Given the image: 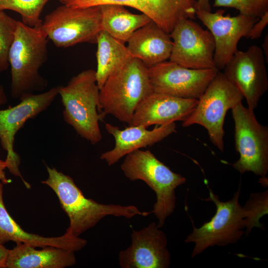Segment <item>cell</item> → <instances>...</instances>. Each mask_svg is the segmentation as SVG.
Masks as SVG:
<instances>
[{
	"label": "cell",
	"instance_id": "cell-23",
	"mask_svg": "<svg viewBox=\"0 0 268 268\" xmlns=\"http://www.w3.org/2000/svg\"><path fill=\"white\" fill-rule=\"evenodd\" d=\"M96 43V78L100 89L109 76L133 57L125 43L114 38L103 30L98 36Z\"/></svg>",
	"mask_w": 268,
	"mask_h": 268
},
{
	"label": "cell",
	"instance_id": "cell-11",
	"mask_svg": "<svg viewBox=\"0 0 268 268\" xmlns=\"http://www.w3.org/2000/svg\"><path fill=\"white\" fill-rule=\"evenodd\" d=\"M169 34L172 41L169 61L190 68H216L214 42L207 29L193 19L184 18Z\"/></svg>",
	"mask_w": 268,
	"mask_h": 268
},
{
	"label": "cell",
	"instance_id": "cell-4",
	"mask_svg": "<svg viewBox=\"0 0 268 268\" xmlns=\"http://www.w3.org/2000/svg\"><path fill=\"white\" fill-rule=\"evenodd\" d=\"M58 94L64 106L65 121L91 144L99 142L102 135L99 123L105 115L98 113L100 89L95 70H83L73 76L66 86H58Z\"/></svg>",
	"mask_w": 268,
	"mask_h": 268
},
{
	"label": "cell",
	"instance_id": "cell-22",
	"mask_svg": "<svg viewBox=\"0 0 268 268\" xmlns=\"http://www.w3.org/2000/svg\"><path fill=\"white\" fill-rule=\"evenodd\" d=\"M100 6L102 29L125 43L134 32L152 21L147 15L132 13L123 5L108 4Z\"/></svg>",
	"mask_w": 268,
	"mask_h": 268
},
{
	"label": "cell",
	"instance_id": "cell-32",
	"mask_svg": "<svg viewBox=\"0 0 268 268\" xmlns=\"http://www.w3.org/2000/svg\"><path fill=\"white\" fill-rule=\"evenodd\" d=\"M7 101V98L4 92L3 86L0 85V106L5 103Z\"/></svg>",
	"mask_w": 268,
	"mask_h": 268
},
{
	"label": "cell",
	"instance_id": "cell-5",
	"mask_svg": "<svg viewBox=\"0 0 268 268\" xmlns=\"http://www.w3.org/2000/svg\"><path fill=\"white\" fill-rule=\"evenodd\" d=\"M125 176L131 181L144 182L155 193L156 201L151 210L162 227L176 207V189L186 182L173 172L148 150H136L125 156L121 165Z\"/></svg>",
	"mask_w": 268,
	"mask_h": 268
},
{
	"label": "cell",
	"instance_id": "cell-19",
	"mask_svg": "<svg viewBox=\"0 0 268 268\" xmlns=\"http://www.w3.org/2000/svg\"><path fill=\"white\" fill-rule=\"evenodd\" d=\"M3 184L0 182V244L9 241L23 243L35 247L54 246L74 252L81 250L87 241L79 237L65 233L59 237H47L24 230L8 212L3 202Z\"/></svg>",
	"mask_w": 268,
	"mask_h": 268
},
{
	"label": "cell",
	"instance_id": "cell-12",
	"mask_svg": "<svg viewBox=\"0 0 268 268\" xmlns=\"http://www.w3.org/2000/svg\"><path fill=\"white\" fill-rule=\"evenodd\" d=\"M266 59L261 47L253 45L238 50L224 67L223 73L254 111L268 89Z\"/></svg>",
	"mask_w": 268,
	"mask_h": 268
},
{
	"label": "cell",
	"instance_id": "cell-31",
	"mask_svg": "<svg viewBox=\"0 0 268 268\" xmlns=\"http://www.w3.org/2000/svg\"><path fill=\"white\" fill-rule=\"evenodd\" d=\"M264 54L266 60L268 62V35L265 36L261 47Z\"/></svg>",
	"mask_w": 268,
	"mask_h": 268
},
{
	"label": "cell",
	"instance_id": "cell-29",
	"mask_svg": "<svg viewBox=\"0 0 268 268\" xmlns=\"http://www.w3.org/2000/svg\"><path fill=\"white\" fill-rule=\"evenodd\" d=\"M7 163L5 160L0 159V182L3 184L10 183L11 181L8 179L5 174L4 170L7 168Z\"/></svg>",
	"mask_w": 268,
	"mask_h": 268
},
{
	"label": "cell",
	"instance_id": "cell-3",
	"mask_svg": "<svg viewBox=\"0 0 268 268\" xmlns=\"http://www.w3.org/2000/svg\"><path fill=\"white\" fill-rule=\"evenodd\" d=\"M152 92L148 68L132 57L112 73L100 89L98 112L129 125L138 105Z\"/></svg>",
	"mask_w": 268,
	"mask_h": 268
},
{
	"label": "cell",
	"instance_id": "cell-26",
	"mask_svg": "<svg viewBox=\"0 0 268 268\" xmlns=\"http://www.w3.org/2000/svg\"><path fill=\"white\" fill-rule=\"evenodd\" d=\"M17 21L0 11V73L9 67V53L13 43Z\"/></svg>",
	"mask_w": 268,
	"mask_h": 268
},
{
	"label": "cell",
	"instance_id": "cell-28",
	"mask_svg": "<svg viewBox=\"0 0 268 268\" xmlns=\"http://www.w3.org/2000/svg\"><path fill=\"white\" fill-rule=\"evenodd\" d=\"M268 24V11L265 13L253 24L249 31L246 38L252 40L259 38Z\"/></svg>",
	"mask_w": 268,
	"mask_h": 268
},
{
	"label": "cell",
	"instance_id": "cell-27",
	"mask_svg": "<svg viewBox=\"0 0 268 268\" xmlns=\"http://www.w3.org/2000/svg\"><path fill=\"white\" fill-rule=\"evenodd\" d=\"M213 6L233 8L240 14L259 18L268 11V0H214Z\"/></svg>",
	"mask_w": 268,
	"mask_h": 268
},
{
	"label": "cell",
	"instance_id": "cell-7",
	"mask_svg": "<svg viewBox=\"0 0 268 268\" xmlns=\"http://www.w3.org/2000/svg\"><path fill=\"white\" fill-rule=\"evenodd\" d=\"M243 99L223 72L219 70L198 99L193 112L182 125L188 127L198 124L203 127L207 131L212 144L223 152V126L226 113L242 102Z\"/></svg>",
	"mask_w": 268,
	"mask_h": 268
},
{
	"label": "cell",
	"instance_id": "cell-8",
	"mask_svg": "<svg viewBox=\"0 0 268 268\" xmlns=\"http://www.w3.org/2000/svg\"><path fill=\"white\" fill-rule=\"evenodd\" d=\"M231 110L235 149L240 155L233 167L241 174L252 172L266 177L268 172V127L260 124L254 111L242 102Z\"/></svg>",
	"mask_w": 268,
	"mask_h": 268
},
{
	"label": "cell",
	"instance_id": "cell-10",
	"mask_svg": "<svg viewBox=\"0 0 268 268\" xmlns=\"http://www.w3.org/2000/svg\"><path fill=\"white\" fill-rule=\"evenodd\" d=\"M58 95V86L45 92L34 94L20 101L17 105L0 110V142L7 152L5 161L13 175L19 177L27 189L31 188L22 177L19 168L20 158L14 150L15 136L26 122L45 111Z\"/></svg>",
	"mask_w": 268,
	"mask_h": 268
},
{
	"label": "cell",
	"instance_id": "cell-1",
	"mask_svg": "<svg viewBox=\"0 0 268 268\" xmlns=\"http://www.w3.org/2000/svg\"><path fill=\"white\" fill-rule=\"evenodd\" d=\"M48 39L42 22L31 27L17 21L9 53L12 98L21 101L47 88L39 69L48 59Z\"/></svg>",
	"mask_w": 268,
	"mask_h": 268
},
{
	"label": "cell",
	"instance_id": "cell-9",
	"mask_svg": "<svg viewBox=\"0 0 268 268\" xmlns=\"http://www.w3.org/2000/svg\"><path fill=\"white\" fill-rule=\"evenodd\" d=\"M42 27L58 48L96 43L102 30L100 6L77 8L63 4L45 17Z\"/></svg>",
	"mask_w": 268,
	"mask_h": 268
},
{
	"label": "cell",
	"instance_id": "cell-17",
	"mask_svg": "<svg viewBox=\"0 0 268 268\" xmlns=\"http://www.w3.org/2000/svg\"><path fill=\"white\" fill-rule=\"evenodd\" d=\"M198 99L152 92L138 105L129 126L165 125L186 121L194 111Z\"/></svg>",
	"mask_w": 268,
	"mask_h": 268
},
{
	"label": "cell",
	"instance_id": "cell-13",
	"mask_svg": "<svg viewBox=\"0 0 268 268\" xmlns=\"http://www.w3.org/2000/svg\"><path fill=\"white\" fill-rule=\"evenodd\" d=\"M218 71L190 68L166 61L148 68V75L154 92L198 99Z\"/></svg>",
	"mask_w": 268,
	"mask_h": 268
},
{
	"label": "cell",
	"instance_id": "cell-25",
	"mask_svg": "<svg viewBox=\"0 0 268 268\" xmlns=\"http://www.w3.org/2000/svg\"><path fill=\"white\" fill-rule=\"evenodd\" d=\"M245 213V235L247 236L254 227L263 229L260 219L268 213V191L252 193L243 206Z\"/></svg>",
	"mask_w": 268,
	"mask_h": 268
},
{
	"label": "cell",
	"instance_id": "cell-20",
	"mask_svg": "<svg viewBox=\"0 0 268 268\" xmlns=\"http://www.w3.org/2000/svg\"><path fill=\"white\" fill-rule=\"evenodd\" d=\"M127 43L131 55L148 68L169 59L172 48L170 34L153 21L134 32Z\"/></svg>",
	"mask_w": 268,
	"mask_h": 268
},
{
	"label": "cell",
	"instance_id": "cell-30",
	"mask_svg": "<svg viewBox=\"0 0 268 268\" xmlns=\"http://www.w3.org/2000/svg\"><path fill=\"white\" fill-rule=\"evenodd\" d=\"M8 250L3 245L0 244V268H4Z\"/></svg>",
	"mask_w": 268,
	"mask_h": 268
},
{
	"label": "cell",
	"instance_id": "cell-18",
	"mask_svg": "<svg viewBox=\"0 0 268 268\" xmlns=\"http://www.w3.org/2000/svg\"><path fill=\"white\" fill-rule=\"evenodd\" d=\"M105 129L115 139L114 147L103 153L100 159L109 166L116 163L128 154L141 148L151 146L176 132L175 123L155 125L152 130L142 126H129L121 130L118 127L105 123Z\"/></svg>",
	"mask_w": 268,
	"mask_h": 268
},
{
	"label": "cell",
	"instance_id": "cell-21",
	"mask_svg": "<svg viewBox=\"0 0 268 268\" xmlns=\"http://www.w3.org/2000/svg\"><path fill=\"white\" fill-rule=\"evenodd\" d=\"M26 244H16L9 250L4 268H64L74 265V252L54 246L41 250Z\"/></svg>",
	"mask_w": 268,
	"mask_h": 268
},
{
	"label": "cell",
	"instance_id": "cell-15",
	"mask_svg": "<svg viewBox=\"0 0 268 268\" xmlns=\"http://www.w3.org/2000/svg\"><path fill=\"white\" fill-rule=\"evenodd\" d=\"M62 4L77 8L119 4L135 8L170 33L184 18L196 17L197 0H59Z\"/></svg>",
	"mask_w": 268,
	"mask_h": 268
},
{
	"label": "cell",
	"instance_id": "cell-14",
	"mask_svg": "<svg viewBox=\"0 0 268 268\" xmlns=\"http://www.w3.org/2000/svg\"><path fill=\"white\" fill-rule=\"evenodd\" d=\"M224 12L222 10L215 12L197 10L196 14L213 37L215 45L214 63L218 70L224 69L238 50L240 40L246 37L259 19L240 13L234 16L224 15Z\"/></svg>",
	"mask_w": 268,
	"mask_h": 268
},
{
	"label": "cell",
	"instance_id": "cell-16",
	"mask_svg": "<svg viewBox=\"0 0 268 268\" xmlns=\"http://www.w3.org/2000/svg\"><path fill=\"white\" fill-rule=\"evenodd\" d=\"M154 222L139 230H133L132 244L119 254L122 268H168L171 254L165 233Z\"/></svg>",
	"mask_w": 268,
	"mask_h": 268
},
{
	"label": "cell",
	"instance_id": "cell-2",
	"mask_svg": "<svg viewBox=\"0 0 268 268\" xmlns=\"http://www.w3.org/2000/svg\"><path fill=\"white\" fill-rule=\"evenodd\" d=\"M46 166L48 177L41 183L55 193L61 207L69 218V224L66 233L79 237L108 215L131 218L152 213L151 211L142 212L134 205L106 204L86 198L71 177L55 168Z\"/></svg>",
	"mask_w": 268,
	"mask_h": 268
},
{
	"label": "cell",
	"instance_id": "cell-6",
	"mask_svg": "<svg viewBox=\"0 0 268 268\" xmlns=\"http://www.w3.org/2000/svg\"><path fill=\"white\" fill-rule=\"evenodd\" d=\"M240 194L239 189L232 199L222 201L209 190V197L204 200L214 203L216 212L209 221L201 227L197 228L193 225L192 232L185 239V243L194 244L192 258L209 247L235 244L245 234V213L239 202Z\"/></svg>",
	"mask_w": 268,
	"mask_h": 268
},
{
	"label": "cell",
	"instance_id": "cell-24",
	"mask_svg": "<svg viewBox=\"0 0 268 268\" xmlns=\"http://www.w3.org/2000/svg\"><path fill=\"white\" fill-rule=\"evenodd\" d=\"M49 0H0V11L10 10L18 13L22 22L34 27L42 22L40 15Z\"/></svg>",
	"mask_w": 268,
	"mask_h": 268
}]
</instances>
